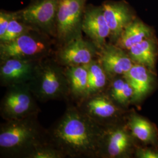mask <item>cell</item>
<instances>
[{"label":"cell","mask_w":158,"mask_h":158,"mask_svg":"<svg viewBox=\"0 0 158 158\" xmlns=\"http://www.w3.org/2000/svg\"><path fill=\"white\" fill-rule=\"evenodd\" d=\"M47 35L40 30H33L10 42L0 43L1 60L8 58L42 60L51 51Z\"/></svg>","instance_id":"obj_4"},{"label":"cell","mask_w":158,"mask_h":158,"mask_svg":"<svg viewBox=\"0 0 158 158\" xmlns=\"http://www.w3.org/2000/svg\"><path fill=\"white\" fill-rule=\"evenodd\" d=\"M35 114L21 118L8 119L1 125L0 148L11 156H25L37 148L46 145Z\"/></svg>","instance_id":"obj_2"},{"label":"cell","mask_w":158,"mask_h":158,"mask_svg":"<svg viewBox=\"0 0 158 158\" xmlns=\"http://www.w3.org/2000/svg\"><path fill=\"white\" fill-rule=\"evenodd\" d=\"M64 156L59 151L49 145H44L37 148L31 153L27 158H61Z\"/></svg>","instance_id":"obj_22"},{"label":"cell","mask_w":158,"mask_h":158,"mask_svg":"<svg viewBox=\"0 0 158 158\" xmlns=\"http://www.w3.org/2000/svg\"><path fill=\"white\" fill-rule=\"evenodd\" d=\"M102 7L110 30V36L117 42L125 28L133 21L132 14L128 6L121 2H107Z\"/></svg>","instance_id":"obj_13"},{"label":"cell","mask_w":158,"mask_h":158,"mask_svg":"<svg viewBox=\"0 0 158 158\" xmlns=\"http://www.w3.org/2000/svg\"><path fill=\"white\" fill-rule=\"evenodd\" d=\"M85 2V0H59L56 38L63 45L81 35Z\"/></svg>","instance_id":"obj_5"},{"label":"cell","mask_w":158,"mask_h":158,"mask_svg":"<svg viewBox=\"0 0 158 158\" xmlns=\"http://www.w3.org/2000/svg\"><path fill=\"white\" fill-rule=\"evenodd\" d=\"M151 29L147 25L140 21L133 20L125 28L116 45L124 50H129L133 46L151 38Z\"/></svg>","instance_id":"obj_18"},{"label":"cell","mask_w":158,"mask_h":158,"mask_svg":"<svg viewBox=\"0 0 158 158\" xmlns=\"http://www.w3.org/2000/svg\"><path fill=\"white\" fill-rule=\"evenodd\" d=\"M106 130L83 110L69 108L49 132V144L71 158L102 155Z\"/></svg>","instance_id":"obj_1"},{"label":"cell","mask_w":158,"mask_h":158,"mask_svg":"<svg viewBox=\"0 0 158 158\" xmlns=\"http://www.w3.org/2000/svg\"></svg>","instance_id":"obj_26"},{"label":"cell","mask_w":158,"mask_h":158,"mask_svg":"<svg viewBox=\"0 0 158 158\" xmlns=\"http://www.w3.org/2000/svg\"><path fill=\"white\" fill-rule=\"evenodd\" d=\"M34 96L28 83L10 86L1 104L2 115L8 120L35 114Z\"/></svg>","instance_id":"obj_7"},{"label":"cell","mask_w":158,"mask_h":158,"mask_svg":"<svg viewBox=\"0 0 158 158\" xmlns=\"http://www.w3.org/2000/svg\"><path fill=\"white\" fill-rule=\"evenodd\" d=\"M127 80L123 76V77H117L114 79L111 87L110 97L115 102H117L124 87Z\"/></svg>","instance_id":"obj_23"},{"label":"cell","mask_w":158,"mask_h":158,"mask_svg":"<svg viewBox=\"0 0 158 158\" xmlns=\"http://www.w3.org/2000/svg\"><path fill=\"white\" fill-rule=\"evenodd\" d=\"M59 0H35L15 12L19 19L44 33L56 37V18Z\"/></svg>","instance_id":"obj_6"},{"label":"cell","mask_w":158,"mask_h":158,"mask_svg":"<svg viewBox=\"0 0 158 158\" xmlns=\"http://www.w3.org/2000/svg\"><path fill=\"white\" fill-rule=\"evenodd\" d=\"M134 138L128 126H115L106 131L102 153L109 158L128 157L134 147Z\"/></svg>","instance_id":"obj_11"},{"label":"cell","mask_w":158,"mask_h":158,"mask_svg":"<svg viewBox=\"0 0 158 158\" xmlns=\"http://www.w3.org/2000/svg\"><path fill=\"white\" fill-rule=\"evenodd\" d=\"M69 89L76 97L85 98L87 96L89 74L86 66H68L65 69Z\"/></svg>","instance_id":"obj_19"},{"label":"cell","mask_w":158,"mask_h":158,"mask_svg":"<svg viewBox=\"0 0 158 158\" xmlns=\"http://www.w3.org/2000/svg\"><path fill=\"white\" fill-rule=\"evenodd\" d=\"M59 63L40 60L38 63L34 78L29 83L34 96L46 101L63 97L69 89L68 79Z\"/></svg>","instance_id":"obj_3"},{"label":"cell","mask_w":158,"mask_h":158,"mask_svg":"<svg viewBox=\"0 0 158 158\" xmlns=\"http://www.w3.org/2000/svg\"><path fill=\"white\" fill-rule=\"evenodd\" d=\"M131 59L135 64H139L153 72L157 57V48L155 40L149 38L133 46L128 50Z\"/></svg>","instance_id":"obj_16"},{"label":"cell","mask_w":158,"mask_h":158,"mask_svg":"<svg viewBox=\"0 0 158 158\" xmlns=\"http://www.w3.org/2000/svg\"><path fill=\"white\" fill-rule=\"evenodd\" d=\"M14 17L12 19L9 23L6 34L1 39H0L1 43L12 41L23 35V34L27 33L29 31L33 30H39L19 19L16 16L15 12H14Z\"/></svg>","instance_id":"obj_21"},{"label":"cell","mask_w":158,"mask_h":158,"mask_svg":"<svg viewBox=\"0 0 158 158\" xmlns=\"http://www.w3.org/2000/svg\"><path fill=\"white\" fill-rule=\"evenodd\" d=\"M135 155L139 158H158V149L151 148L137 147Z\"/></svg>","instance_id":"obj_25"},{"label":"cell","mask_w":158,"mask_h":158,"mask_svg":"<svg viewBox=\"0 0 158 158\" xmlns=\"http://www.w3.org/2000/svg\"><path fill=\"white\" fill-rule=\"evenodd\" d=\"M153 74V72L145 66L134 63L123 76L134 90L132 102H141L151 91L154 81Z\"/></svg>","instance_id":"obj_15"},{"label":"cell","mask_w":158,"mask_h":158,"mask_svg":"<svg viewBox=\"0 0 158 158\" xmlns=\"http://www.w3.org/2000/svg\"><path fill=\"white\" fill-rule=\"evenodd\" d=\"M40 61L19 58L1 60V85L10 87L29 83L34 78L36 65Z\"/></svg>","instance_id":"obj_9"},{"label":"cell","mask_w":158,"mask_h":158,"mask_svg":"<svg viewBox=\"0 0 158 158\" xmlns=\"http://www.w3.org/2000/svg\"><path fill=\"white\" fill-rule=\"evenodd\" d=\"M127 126L134 137L143 143L156 145L158 142L156 128L147 118L132 114L128 118Z\"/></svg>","instance_id":"obj_17"},{"label":"cell","mask_w":158,"mask_h":158,"mask_svg":"<svg viewBox=\"0 0 158 158\" xmlns=\"http://www.w3.org/2000/svg\"><path fill=\"white\" fill-rule=\"evenodd\" d=\"M81 29L97 49L101 50L106 45V41L110 35V30L102 6L85 8Z\"/></svg>","instance_id":"obj_10"},{"label":"cell","mask_w":158,"mask_h":158,"mask_svg":"<svg viewBox=\"0 0 158 158\" xmlns=\"http://www.w3.org/2000/svg\"><path fill=\"white\" fill-rule=\"evenodd\" d=\"M14 15V12L4 11L2 10L0 12V39L6 34L8 25Z\"/></svg>","instance_id":"obj_24"},{"label":"cell","mask_w":158,"mask_h":158,"mask_svg":"<svg viewBox=\"0 0 158 158\" xmlns=\"http://www.w3.org/2000/svg\"><path fill=\"white\" fill-rule=\"evenodd\" d=\"M99 62L108 77L124 76L134 64L128 53L117 45L106 44L100 50Z\"/></svg>","instance_id":"obj_12"},{"label":"cell","mask_w":158,"mask_h":158,"mask_svg":"<svg viewBox=\"0 0 158 158\" xmlns=\"http://www.w3.org/2000/svg\"><path fill=\"white\" fill-rule=\"evenodd\" d=\"M85 66L87 68L89 74V85L87 97L101 93L107 85V74L99 60L96 61L93 60Z\"/></svg>","instance_id":"obj_20"},{"label":"cell","mask_w":158,"mask_h":158,"mask_svg":"<svg viewBox=\"0 0 158 158\" xmlns=\"http://www.w3.org/2000/svg\"><path fill=\"white\" fill-rule=\"evenodd\" d=\"M83 111L91 118L101 124L102 121L117 117L120 114V108L111 98L100 93L86 97Z\"/></svg>","instance_id":"obj_14"},{"label":"cell","mask_w":158,"mask_h":158,"mask_svg":"<svg viewBox=\"0 0 158 158\" xmlns=\"http://www.w3.org/2000/svg\"><path fill=\"white\" fill-rule=\"evenodd\" d=\"M97 49L91 40L81 35L63 44L57 53V62L66 67L87 65L94 60Z\"/></svg>","instance_id":"obj_8"}]
</instances>
